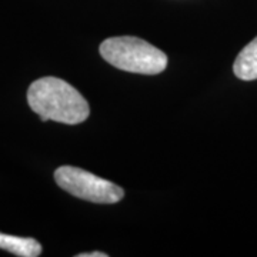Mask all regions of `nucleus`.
Masks as SVG:
<instances>
[{
  "mask_svg": "<svg viewBox=\"0 0 257 257\" xmlns=\"http://www.w3.org/2000/svg\"><path fill=\"white\" fill-rule=\"evenodd\" d=\"M0 248L15 256L37 257L42 254V244L32 237H18L0 233Z\"/></svg>",
  "mask_w": 257,
  "mask_h": 257,
  "instance_id": "nucleus-5",
  "label": "nucleus"
},
{
  "mask_svg": "<svg viewBox=\"0 0 257 257\" xmlns=\"http://www.w3.org/2000/svg\"><path fill=\"white\" fill-rule=\"evenodd\" d=\"M99 50L107 63L130 73L159 74L167 67L166 53L139 37H109Z\"/></svg>",
  "mask_w": 257,
  "mask_h": 257,
  "instance_id": "nucleus-2",
  "label": "nucleus"
},
{
  "mask_svg": "<svg viewBox=\"0 0 257 257\" xmlns=\"http://www.w3.org/2000/svg\"><path fill=\"white\" fill-rule=\"evenodd\" d=\"M55 180L64 192L86 202L113 204L124 197V190L116 183L73 166L59 167L55 172Z\"/></svg>",
  "mask_w": 257,
  "mask_h": 257,
  "instance_id": "nucleus-3",
  "label": "nucleus"
},
{
  "mask_svg": "<svg viewBox=\"0 0 257 257\" xmlns=\"http://www.w3.org/2000/svg\"><path fill=\"white\" fill-rule=\"evenodd\" d=\"M233 72L240 80H257V37L241 49L233 64Z\"/></svg>",
  "mask_w": 257,
  "mask_h": 257,
  "instance_id": "nucleus-4",
  "label": "nucleus"
},
{
  "mask_svg": "<svg viewBox=\"0 0 257 257\" xmlns=\"http://www.w3.org/2000/svg\"><path fill=\"white\" fill-rule=\"evenodd\" d=\"M28 103L42 121L79 124L89 117V103L72 84L59 77H42L30 84Z\"/></svg>",
  "mask_w": 257,
  "mask_h": 257,
  "instance_id": "nucleus-1",
  "label": "nucleus"
},
{
  "mask_svg": "<svg viewBox=\"0 0 257 257\" xmlns=\"http://www.w3.org/2000/svg\"><path fill=\"white\" fill-rule=\"evenodd\" d=\"M77 257H107V254L103 251H93V253H80L77 254Z\"/></svg>",
  "mask_w": 257,
  "mask_h": 257,
  "instance_id": "nucleus-6",
  "label": "nucleus"
}]
</instances>
